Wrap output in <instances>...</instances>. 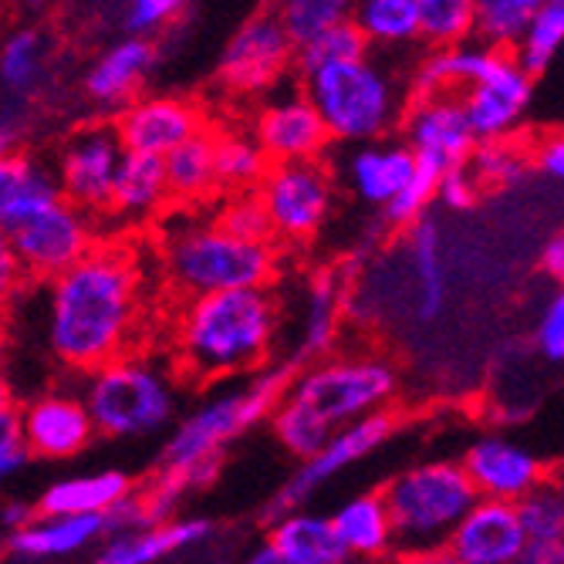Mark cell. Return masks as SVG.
<instances>
[{
	"instance_id": "6da1fadb",
	"label": "cell",
	"mask_w": 564,
	"mask_h": 564,
	"mask_svg": "<svg viewBox=\"0 0 564 564\" xmlns=\"http://www.w3.org/2000/svg\"><path fill=\"white\" fill-rule=\"evenodd\" d=\"M139 307V274L126 250L98 247L47 284L44 348L62 366L95 372L122 355Z\"/></svg>"
},
{
	"instance_id": "7a4b0ae2",
	"label": "cell",
	"mask_w": 564,
	"mask_h": 564,
	"mask_svg": "<svg viewBox=\"0 0 564 564\" xmlns=\"http://www.w3.org/2000/svg\"><path fill=\"white\" fill-rule=\"evenodd\" d=\"M395 369L376 355H351L318 362L294 376L278 402L271 426L281 446L301 464L328 446V440L376 413L395 395Z\"/></svg>"
},
{
	"instance_id": "3957f363",
	"label": "cell",
	"mask_w": 564,
	"mask_h": 564,
	"mask_svg": "<svg viewBox=\"0 0 564 564\" xmlns=\"http://www.w3.org/2000/svg\"><path fill=\"white\" fill-rule=\"evenodd\" d=\"M281 328L268 288L193 297L176 322L180 362L196 379H234L264 366Z\"/></svg>"
},
{
	"instance_id": "277c9868",
	"label": "cell",
	"mask_w": 564,
	"mask_h": 564,
	"mask_svg": "<svg viewBox=\"0 0 564 564\" xmlns=\"http://www.w3.org/2000/svg\"><path fill=\"white\" fill-rule=\"evenodd\" d=\"M294 369L297 366L288 358L284 366L199 402L193 413H186L173 426L170 440L163 443L160 470H176V474L220 470L224 449L247 430L264 423V416H274L278 402L294 382Z\"/></svg>"
},
{
	"instance_id": "5b68a950",
	"label": "cell",
	"mask_w": 564,
	"mask_h": 564,
	"mask_svg": "<svg viewBox=\"0 0 564 564\" xmlns=\"http://www.w3.org/2000/svg\"><path fill=\"white\" fill-rule=\"evenodd\" d=\"M395 524L399 551H440L480 503V494L459 459H426L382 487Z\"/></svg>"
},
{
	"instance_id": "8992f818",
	"label": "cell",
	"mask_w": 564,
	"mask_h": 564,
	"mask_svg": "<svg viewBox=\"0 0 564 564\" xmlns=\"http://www.w3.org/2000/svg\"><path fill=\"white\" fill-rule=\"evenodd\" d=\"M304 95L338 142H379L395 122H405L409 112L399 75L369 55L307 75Z\"/></svg>"
},
{
	"instance_id": "52a82bcc",
	"label": "cell",
	"mask_w": 564,
	"mask_h": 564,
	"mask_svg": "<svg viewBox=\"0 0 564 564\" xmlns=\"http://www.w3.org/2000/svg\"><path fill=\"white\" fill-rule=\"evenodd\" d=\"M82 399L95 430L112 440L156 436L176 416V382L170 369L145 355H119L88 372Z\"/></svg>"
},
{
	"instance_id": "ba28073f",
	"label": "cell",
	"mask_w": 564,
	"mask_h": 564,
	"mask_svg": "<svg viewBox=\"0 0 564 564\" xmlns=\"http://www.w3.org/2000/svg\"><path fill=\"white\" fill-rule=\"evenodd\" d=\"M163 261L170 281L193 297L268 288L274 274V250L264 243H243L220 224L183 220L166 234Z\"/></svg>"
},
{
	"instance_id": "9c48e42d",
	"label": "cell",
	"mask_w": 564,
	"mask_h": 564,
	"mask_svg": "<svg viewBox=\"0 0 564 564\" xmlns=\"http://www.w3.org/2000/svg\"><path fill=\"white\" fill-rule=\"evenodd\" d=\"M395 430V416L389 413H376L362 423H355L341 433H335L328 440V446L322 453H315L312 459H304V464L284 480V487L268 500L264 507V521L274 524L288 514H297V510H304V503L312 500L328 480H335L341 470L355 467L358 459H366L369 453H376Z\"/></svg>"
},
{
	"instance_id": "30bf717a",
	"label": "cell",
	"mask_w": 564,
	"mask_h": 564,
	"mask_svg": "<svg viewBox=\"0 0 564 564\" xmlns=\"http://www.w3.org/2000/svg\"><path fill=\"white\" fill-rule=\"evenodd\" d=\"M4 247L14 253L24 274L55 281L91 253L88 214L78 210L75 203L62 199L58 207H51L4 234Z\"/></svg>"
},
{
	"instance_id": "8fae6325",
	"label": "cell",
	"mask_w": 564,
	"mask_h": 564,
	"mask_svg": "<svg viewBox=\"0 0 564 564\" xmlns=\"http://www.w3.org/2000/svg\"><path fill=\"white\" fill-rule=\"evenodd\" d=\"M294 55L297 51L284 34L278 11H253L227 37L217 62V78L230 91L261 95L284 75Z\"/></svg>"
},
{
	"instance_id": "7c38bea8",
	"label": "cell",
	"mask_w": 564,
	"mask_h": 564,
	"mask_svg": "<svg viewBox=\"0 0 564 564\" xmlns=\"http://www.w3.org/2000/svg\"><path fill=\"white\" fill-rule=\"evenodd\" d=\"M126 142L116 126L98 122L78 129L58 156V180L62 193L78 210L95 214L101 207H112V193L119 180V166L126 160Z\"/></svg>"
},
{
	"instance_id": "4fadbf2b",
	"label": "cell",
	"mask_w": 564,
	"mask_h": 564,
	"mask_svg": "<svg viewBox=\"0 0 564 564\" xmlns=\"http://www.w3.org/2000/svg\"><path fill=\"white\" fill-rule=\"evenodd\" d=\"M258 196L271 214L274 234L288 240L315 237L335 203V186L318 163H274L258 186Z\"/></svg>"
},
{
	"instance_id": "5bb4252c",
	"label": "cell",
	"mask_w": 564,
	"mask_h": 564,
	"mask_svg": "<svg viewBox=\"0 0 564 564\" xmlns=\"http://www.w3.org/2000/svg\"><path fill=\"white\" fill-rule=\"evenodd\" d=\"M405 145L416 152L420 160L440 163L446 173L470 166L477 152V135L467 119L464 95H426L416 98L405 112Z\"/></svg>"
},
{
	"instance_id": "9a60e30c",
	"label": "cell",
	"mask_w": 564,
	"mask_h": 564,
	"mask_svg": "<svg viewBox=\"0 0 564 564\" xmlns=\"http://www.w3.org/2000/svg\"><path fill=\"white\" fill-rule=\"evenodd\" d=\"M459 464L470 474L480 500L521 503L528 494H534L547 480L541 456L531 446L510 436H500V433L477 436Z\"/></svg>"
},
{
	"instance_id": "2e32d148",
	"label": "cell",
	"mask_w": 564,
	"mask_h": 564,
	"mask_svg": "<svg viewBox=\"0 0 564 564\" xmlns=\"http://www.w3.org/2000/svg\"><path fill=\"white\" fill-rule=\"evenodd\" d=\"M258 139L271 163H318L328 145V126L304 91L271 98L258 116Z\"/></svg>"
},
{
	"instance_id": "e0dca14e",
	"label": "cell",
	"mask_w": 564,
	"mask_h": 564,
	"mask_svg": "<svg viewBox=\"0 0 564 564\" xmlns=\"http://www.w3.org/2000/svg\"><path fill=\"white\" fill-rule=\"evenodd\" d=\"M21 426L31 453L44 459L78 456L98 433L82 392H41L21 409Z\"/></svg>"
},
{
	"instance_id": "ac0fdd59",
	"label": "cell",
	"mask_w": 564,
	"mask_h": 564,
	"mask_svg": "<svg viewBox=\"0 0 564 564\" xmlns=\"http://www.w3.org/2000/svg\"><path fill=\"white\" fill-rule=\"evenodd\" d=\"M518 503L480 500L446 544L456 564H518L528 551Z\"/></svg>"
},
{
	"instance_id": "d6986e66",
	"label": "cell",
	"mask_w": 564,
	"mask_h": 564,
	"mask_svg": "<svg viewBox=\"0 0 564 564\" xmlns=\"http://www.w3.org/2000/svg\"><path fill=\"white\" fill-rule=\"evenodd\" d=\"M534 78L510 55L497 75L480 82L477 88L464 91V106L477 142H500L518 129L531 106Z\"/></svg>"
},
{
	"instance_id": "ffe728a7",
	"label": "cell",
	"mask_w": 564,
	"mask_h": 564,
	"mask_svg": "<svg viewBox=\"0 0 564 564\" xmlns=\"http://www.w3.org/2000/svg\"><path fill=\"white\" fill-rule=\"evenodd\" d=\"M129 152H149V156H170L183 142L199 135V112L183 98L152 95L139 98L116 122Z\"/></svg>"
},
{
	"instance_id": "44dd1931",
	"label": "cell",
	"mask_w": 564,
	"mask_h": 564,
	"mask_svg": "<svg viewBox=\"0 0 564 564\" xmlns=\"http://www.w3.org/2000/svg\"><path fill=\"white\" fill-rule=\"evenodd\" d=\"M152 65H156V44L122 34L85 72V91L98 109H116L122 116L132 101H139L135 91Z\"/></svg>"
},
{
	"instance_id": "7402d4cb",
	"label": "cell",
	"mask_w": 564,
	"mask_h": 564,
	"mask_svg": "<svg viewBox=\"0 0 564 564\" xmlns=\"http://www.w3.org/2000/svg\"><path fill=\"white\" fill-rule=\"evenodd\" d=\"M416 152L405 142H369L358 145L345 160L348 189L372 207H389V203L413 183L416 176Z\"/></svg>"
},
{
	"instance_id": "603a6c76",
	"label": "cell",
	"mask_w": 564,
	"mask_h": 564,
	"mask_svg": "<svg viewBox=\"0 0 564 564\" xmlns=\"http://www.w3.org/2000/svg\"><path fill=\"white\" fill-rule=\"evenodd\" d=\"M214 538V521L207 518H173L166 524L132 531V534H112L98 544L95 564H160L170 554L193 551Z\"/></svg>"
},
{
	"instance_id": "cb8c5ba5",
	"label": "cell",
	"mask_w": 564,
	"mask_h": 564,
	"mask_svg": "<svg viewBox=\"0 0 564 564\" xmlns=\"http://www.w3.org/2000/svg\"><path fill=\"white\" fill-rule=\"evenodd\" d=\"M65 193L58 170H51L34 156H14V152L4 156V163H0V227H4V234L58 207Z\"/></svg>"
},
{
	"instance_id": "d4e9b609",
	"label": "cell",
	"mask_w": 564,
	"mask_h": 564,
	"mask_svg": "<svg viewBox=\"0 0 564 564\" xmlns=\"http://www.w3.org/2000/svg\"><path fill=\"white\" fill-rule=\"evenodd\" d=\"M132 477L122 470H98V474H78L55 480L44 487L37 500V514L47 518H106L112 507H119L126 497H132Z\"/></svg>"
},
{
	"instance_id": "484cf974",
	"label": "cell",
	"mask_w": 564,
	"mask_h": 564,
	"mask_svg": "<svg viewBox=\"0 0 564 564\" xmlns=\"http://www.w3.org/2000/svg\"><path fill=\"white\" fill-rule=\"evenodd\" d=\"M507 58L510 55H500V51H490L484 44H459V47L433 51L413 78L416 98L443 95V91L456 95V88L470 91L480 82H487L490 75H497Z\"/></svg>"
},
{
	"instance_id": "4316f807",
	"label": "cell",
	"mask_w": 564,
	"mask_h": 564,
	"mask_svg": "<svg viewBox=\"0 0 564 564\" xmlns=\"http://www.w3.org/2000/svg\"><path fill=\"white\" fill-rule=\"evenodd\" d=\"M109 538L106 518H47L37 514L28 528L8 534V551L18 557H65Z\"/></svg>"
},
{
	"instance_id": "83f0119b",
	"label": "cell",
	"mask_w": 564,
	"mask_h": 564,
	"mask_svg": "<svg viewBox=\"0 0 564 564\" xmlns=\"http://www.w3.org/2000/svg\"><path fill=\"white\" fill-rule=\"evenodd\" d=\"M332 521H335L338 538L351 551V557L376 561V557H386V554H392L399 547L395 524H392V514L386 507L382 490L348 497L345 503L335 507Z\"/></svg>"
},
{
	"instance_id": "f1b7e54d",
	"label": "cell",
	"mask_w": 564,
	"mask_h": 564,
	"mask_svg": "<svg viewBox=\"0 0 564 564\" xmlns=\"http://www.w3.org/2000/svg\"><path fill=\"white\" fill-rule=\"evenodd\" d=\"M268 541L294 564H355L351 551L335 531V521L315 510H297L271 524Z\"/></svg>"
},
{
	"instance_id": "f546056e",
	"label": "cell",
	"mask_w": 564,
	"mask_h": 564,
	"mask_svg": "<svg viewBox=\"0 0 564 564\" xmlns=\"http://www.w3.org/2000/svg\"><path fill=\"white\" fill-rule=\"evenodd\" d=\"M409 278L416 291V318L436 322L446 307V268H443V240L440 224L433 217H423L409 227Z\"/></svg>"
},
{
	"instance_id": "4dcf8cb0",
	"label": "cell",
	"mask_w": 564,
	"mask_h": 564,
	"mask_svg": "<svg viewBox=\"0 0 564 564\" xmlns=\"http://www.w3.org/2000/svg\"><path fill=\"white\" fill-rule=\"evenodd\" d=\"M166 196H173L166 160L149 156V152H126L112 193V207L129 220H142L156 214L166 203Z\"/></svg>"
},
{
	"instance_id": "1f68e13d",
	"label": "cell",
	"mask_w": 564,
	"mask_h": 564,
	"mask_svg": "<svg viewBox=\"0 0 564 564\" xmlns=\"http://www.w3.org/2000/svg\"><path fill=\"white\" fill-rule=\"evenodd\" d=\"M474 37L477 44L510 55L518 51L541 11V0H474Z\"/></svg>"
},
{
	"instance_id": "d6a6232c",
	"label": "cell",
	"mask_w": 564,
	"mask_h": 564,
	"mask_svg": "<svg viewBox=\"0 0 564 564\" xmlns=\"http://www.w3.org/2000/svg\"><path fill=\"white\" fill-rule=\"evenodd\" d=\"M338 332V281L335 274H318L312 291H307V307L301 318V338L291 351V362L301 366L307 358H318L332 348Z\"/></svg>"
},
{
	"instance_id": "836d02e7",
	"label": "cell",
	"mask_w": 564,
	"mask_h": 564,
	"mask_svg": "<svg viewBox=\"0 0 564 564\" xmlns=\"http://www.w3.org/2000/svg\"><path fill=\"white\" fill-rule=\"evenodd\" d=\"M166 173H170V193L180 199H196L210 193L217 180V139L199 132L189 142H183L176 152L166 156Z\"/></svg>"
},
{
	"instance_id": "e575fe53",
	"label": "cell",
	"mask_w": 564,
	"mask_h": 564,
	"mask_svg": "<svg viewBox=\"0 0 564 564\" xmlns=\"http://www.w3.org/2000/svg\"><path fill=\"white\" fill-rule=\"evenodd\" d=\"M351 21L376 47H395L420 37V0H366Z\"/></svg>"
},
{
	"instance_id": "d590c367",
	"label": "cell",
	"mask_w": 564,
	"mask_h": 564,
	"mask_svg": "<svg viewBox=\"0 0 564 564\" xmlns=\"http://www.w3.org/2000/svg\"><path fill=\"white\" fill-rule=\"evenodd\" d=\"M47 68V37L37 28H18L0 47V78L8 91L28 95L44 82Z\"/></svg>"
},
{
	"instance_id": "8d00e7d4",
	"label": "cell",
	"mask_w": 564,
	"mask_h": 564,
	"mask_svg": "<svg viewBox=\"0 0 564 564\" xmlns=\"http://www.w3.org/2000/svg\"><path fill=\"white\" fill-rule=\"evenodd\" d=\"M274 11H278V21H281L284 34L291 37L294 51L318 41L325 31L351 21V14H355V8H348L345 0H288V4H281Z\"/></svg>"
},
{
	"instance_id": "74e56055",
	"label": "cell",
	"mask_w": 564,
	"mask_h": 564,
	"mask_svg": "<svg viewBox=\"0 0 564 564\" xmlns=\"http://www.w3.org/2000/svg\"><path fill=\"white\" fill-rule=\"evenodd\" d=\"M369 41L366 34L358 31L355 21H345L332 31H325L318 41H312L307 47H301L297 55H294V65L301 72V78L307 75H315V72H325L332 65H345V62H358V58H366L369 55Z\"/></svg>"
},
{
	"instance_id": "f35d334b",
	"label": "cell",
	"mask_w": 564,
	"mask_h": 564,
	"mask_svg": "<svg viewBox=\"0 0 564 564\" xmlns=\"http://www.w3.org/2000/svg\"><path fill=\"white\" fill-rule=\"evenodd\" d=\"M474 0H420V37L436 51L459 47L474 37Z\"/></svg>"
},
{
	"instance_id": "ab89813d",
	"label": "cell",
	"mask_w": 564,
	"mask_h": 564,
	"mask_svg": "<svg viewBox=\"0 0 564 564\" xmlns=\"http://www.w3.org/2000/svg\"><path fill=\"white\" fill-rule=\"evenodd\" d=\"M274 163L258 139L250 135H224L217 139V180L227 186H253L264 183Z\"/></svg>"
},
{
	"instance_id": "60d3db41",
	"label": "cell",
	"mask_w": 564,
	"mask_h": 564,
	"mask_svg": "<svg viewBox=\"0 0 564 564\" xmlns=\"http://www.w3.org/2000/svg\"><path fill=\"white\" fill-rule=\"evenodd\" d=\"M561 44H564V0H541V11L514 58L534 78L554 62Z\"/></svg>"
},
{
	"instance_id": "b9f144b4",
	"label": "cell",
	"mask_w": 564,
	"mask_h": 564,
	"mask_svg": "<svg viewBox=\"0 0 564 564\" xmlns=\"http://www.w3.org/2000/svg\"><path fill=\"white\" fill-rule=\"evenodd\" d=\"M518 514L531 544L564 541V490L551 477L518 503Z\"/></svg>"
},
{
	"instance_id": "7bdbcfd3",
	"label": "cell",
	"mask_w": 564,
	"mask_h": 564,
	"mask_svg": "<svg viewBox=\"0 0 564 564\" xmlns=\"http://www.w3.org/2000/svg\"><path fill=\"white\" fill-rule=\"evenodd\" d=\"M416 160H420V156H416ZM443 176H446V170H443L440 163L420 160L413 183H409V186L389 203V207L382 210V220H386L389 227H413V224H420L423 217H430L426 210H430V203L440 196Z\"/></svg>"
},
{
	"instance_id": "ee69618b",
	"label": "cell",
	"mask_w": 564,
	"mask_h": 564,
	"mask_svg": "<svg viewBox=\"0 0 564 564\" xmlns=\"http://www.w3.org/2000/svg\"><path fill=\"white\" fill-rule=\"evenodd\" d=\"M528 166L531 160L524 156V149H518L514 142H480L474 160H470V173L477 176L480 186H494V189H503V186H514L528 176Z\"/></svg>"
},
{
	"instance_id": "f6af8a7d",
	"label": "cell",
	"mask_w": 564,
	"mask_h": 564,
	"mask_svg": "<svg viewBox=\"0 0 564 564\" xmlns=\"http://www.w3.org/2000/svg\"><path fill=\"white\" fill-rule=\"evenodd\" d=\"M230 237L243 240V243H264L271 247V237H274V224H271V214L264 207V199L258 193H243L237 199H230L220 220H217Z\"/></svg>"
},
{
	"instance_id": "bcb514c9",
	"label": "cell",
	"mask_w": 564,
	"mask_h": 564,
	"mask_svg": "<svg viewBox=\"0 0 564 564\" xmlns=\"http://www.w3.org/2000/svg\"><path fill=\"white\" fill-rule=\"evenodd\" d=\"M183 14L180 0H132L122 8V31L126 37H142L152 41V34H160Z\"/></svg>"
},
{
	"instance_id": "7dc6e473",
	"label": "cell",
	"mask_w": 564,
	"mask_h": 564,
	"mask_svg": "<svg viewBox=\"0 0 564 564\" xmlns=\"http://www.w3.org/2000/svg\"><path fill=\"white\" fill-rule=\"evenodd\" d=\"M31 446L24 440V426H21V409H14L11 399H4V409H0V474L14 477L18 470L28 467L31 459Z\"/></svg>"
},
{
	"instance_id": "c3c4849f",
	"label": "cell",
	"mask_w": 564,
	"mask_h": 564,
	"mask_svg": "<svg viewBox=\"0 0 564 564\" xmlns=\"http://www.w3.org/2000/svg\"><path fill=\"white\" fill-rule=\"evenodd\" d=\"M534 345L547 362H564V284L541 312V322L534 328Z\"/></svg>"
},
{
	"instance_id": "681fc988",
	"label": "cell",
	"mask_w": 564,
	"mask_h": 564,
	"mask_svg": "<svg viewBox=\"0 0 564 564\" xmlns=\"http://www.w3.org/2000/svg\"><path fill=\"white\" fill-rule=\"evenodd\" d=\"M446 210L453 214H467L477 207V199H480V183L477 176L470 173V166H459V170H449L440 183V196H436Z\"/></svg>"
},
{
	"instance_id": "f907efd6",
	"label": "cell",
	"mask_w": 564,
	"mask_h": 564,
	"mask_svg": "<svg viewBox=\"0 0 564 564\" xmlns=\"http://www.w3.org/2000/svg\"><path fill=\"white\" fill-rule=\"evenodd\" d=\"M106 528H109V538L112 534H132V531H145V528H156L145 510V500L142 494L135 490L132 497H126L119 507H112L106 514Z\"/></svg>"
},
{
	"instance_id": "816d5d0a",
	"label": "cell",
	"mask_w": 564,
	"mask_h": 564,
	"mask_svg": "<svg viewBox=\"0 0 564 564\" xmlns=\"http://www.w3.org/2000/svg\"><path fill=\"white\" fill-rule=\"evenodd\" d=\"M534 166H538L544 176L564 183V132L547 135V139L534 149Z\"/></svg>"
},
{
	"instance_id": "f5cc1de1",
	"label": "cell",
	"mask_w": 564,
	"mask_h": 564,
	"mask_svg": "<svg viewBox=\"0 0 564 564\" xmlns=\"http://www.w3.org/2000/svg\"><path fill=\"white\" fill-rule=\"evenodd\" d=\"M541 271L564 284V230L551 234L541 247Z\"/></svg>"
},
{
	"instance_id": "db71d44e",
	"label": "cell",
	"mask_w": 564,
	"mask_h": 564,
	"mask_svg": "<svg viewBox=\"0 0 564 564\" xmlns=\"http://www.w3.org/2000/svg\"><path fill=\"white\" fill-rule=\"evenodd\" d=\"M34 518H37V510L31 503H24V500H11V503H4V510H0V524H4L8 534L28 528Z\"/></svg>"
},
{
	"instance_id": "11a10c76",
	"label": "cell",
	"mask_w": 564,
	"mask_h": 564,
	"mask_svg": "<svg viewBox=\"0 0 564 564\" xmlns=\"http://www.w3.org/2000/svg\"><path fill=\"white\" fill-rule=\"evenodd\" d=\"M518 564H564V541L554 544H528Z\"/></svg>"
},
{
	"instance_id": "9f6ffc18",
	"label": "cell",
	"mask_w": 564,
	"mask_h": 564,
	"mask_svg": "<svg viewBox=\"0 0 564 564\" xmlns=\"http://www.w3.org/2000/svg\"><path fill=\"white\" fill-rule=\"evenodd\" d=\"M392 564H456V561L446 547H440V551H399Z\"/></svg>"
},
{
	"instance_id": "6f0895ef",
	"label": "cell",
	"mask_w": 564,
	"mask_h": 564,
	"mask_svg": "<svg viewBox=\"0 0 564 564\" xmlns=\"http://www.w3.org/2000/svg\"><path fill=\"white\" fill-rule=\"evenodd\" d=\"M240 564H294V561H291L288 554H281V551L264 538L258 547H250V554H247Z\"/></svg>"
},
{
	"instance_id": "680465c9",
	"label": "cell",
	"mask_w": 564,
	"mask_h": 564,
	"mask_svg": "<svg viewBox=\"0 0 564 564\" xmlns=\"http://www.w3.org/2000/svg\"><path fill=\"white\" fill-rule=\"evenodd\" d=\"M551 480L564 490V456L557 459V464H554V470H551Z\"/></svg>"
}]
</instances>
